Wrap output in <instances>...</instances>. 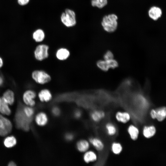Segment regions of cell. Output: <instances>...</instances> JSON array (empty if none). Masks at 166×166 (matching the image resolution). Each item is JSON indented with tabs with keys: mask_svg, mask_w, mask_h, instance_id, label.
I'll return each mask as SVG.
<instances>
[{
	"mask_svg": "<svg viewBox=\"0 0 166 166\" xmlns=\"http://www.w3.org/2000/svg\"><path fill=\"white\" fill-rule=\"evenodd\" d=\"M32 119V117H27L22 109L18 110L15 115V121L17 126L25 131H28L30 129Z\"/></svg>",
	"mask_w": 166,
	"mask_h": 166,
	"instance_id": "1",
	"label": "cell"
},
{
	"mask_svg": "<svg viewBox=\"0 0 166 166\" xmlns=\"http://www.w3.org/2000/svg\"><path fill=\"white\" fill-rule=\"evenodd\" d=\"M117 16L114 14L105 16L101 22L104 30L108 32L114 31L117 27Z\"/></svg>",
	"mask_w": 166,
	"mask_h": 166,
	"instance_id": "2",
	"label": "cell"
},
{
	"mask_svg": "<svg viewBox=\"0 0 166 166\" xmlns=\"http://www.w3.org/2000/svg\"><path fill=\"white\" fill-rule=\"evenodd\" d=\"M61 20L62 23L67 27L74 26L76 23V14L73 10L66 9L61 14Z\"/></svg>",
	"mask_w": 166,
	"mask_h": 166,
	"instance_id": "3",
	"label": "cell"
},
{
	"mask_svg": "<svg viewBox=\"0 0 166 166\" xmlns=\"http://www.w3.org/2000/svg\"><path fill=\"white\" fill-rule=\"evenodd\" d=\"M33 79L37 83L43 85L49 82L51 80L50 75L42 70H37L34 71L32 73Z\"/></svg>",
	"mask_w": 166,
	"mask_h": 166,
	"instance_id": "4",
	"label": "cell"
},
{
	"mask_svg": "<svg viewBox=\"0 0 166 166\" xmlns=\"http://www.w3.org/2000/svg\"><path fill=\"white\" fill-rule=\"evenodd\" d=\"M48 46L45 44H40L36 47L34 55L35 58L39 61H43L47 58L49 56Z\"/></svg>",
	"mask_w": 166,
	"mask_h": 166,
	"instance_id": "5",
	"label": "cell"
},
{
	"mask_svg": "<svg viewBox=\"0 0 166 166\" xmlns=\"http://www.w3.org/2000/svg\"><path fill=\"white\" fill-rule=\"evenodd\" d=\"M12 125L10 121L0 114V136H5L10 133Z\"/></svg>",
	"mask_w": 166,
	"mask_h": 166,
	"instance_id": "6",
	"label": "cell"
},
{
	"mask_svg": "<svg viewBox=\"0 0 166 166\" xmlns=\"http://www.w3.org/2000/svg\"><path fill=\"white\" fill-rule=\"evenodd\" d=\"M36 97V94L34 91L31 89H28L23 94V100L26 105L32 107L35 105L34 99Z\"/></svg>",
	"mask_w": 166,
	"mask_h": 166,
	"instance_id": "7",
	"label": "cell"
},
{
	"mask_svg": "<svg viewBox=\"0 0 166 166\" xmlns=\"http://www.w3.org/2000/svg\"><path fill=\"white\" fill-rule=\"evenodd\" d=\"M83 154L82 160L85 163H93L97 161L98 160L97 154L93 150L90 149Z\"/></svg>",
	"mask_w": 166,
	"mask_h": 166,
	"instance_id": "8",
	"label": "cell"
},
{
	"mask_svg": "<svg viewBox=\"0 0 166 166\" xmlns=\"http://www.w3.org/2000/svg\"><path fill=\"white\" fill-rule=\"evenodd\" d=\"M88 140L91 146L93 147L95 151L101 152L104 149L105 144L102 140L99 138L97 137H90Z\"/></svg>",
	"mask_w": 166,
	"mask_h": 166,
	"instance_id": "9",
	"label": "cell"
},
{
	"mask_svg": "<svg viewBox=\"0 0 166 166\" xmlns=\"http://www.w3.org/2000/svg\"><path fill=\"white\" fill-rule=\"evenodd\" d=\"M115 118L117 121L122 124H126L131 119V116L127 111H117L115 115Z\"/></svg>",
	"mask_w": 166,
	"mask_h": 166,
	"instance_id": "10",
	"label": "cell"
},
{
	"mask_svg": "<svg viewBox=\"0 0 166 166\" xmlns=\"http://www.w3.org/2000/svg\"><path fill=\"white\" fill-rule=\"evenodd\" d=\"M35 120L36 124L40 127L46 125L49 122V118L48 115L43 112L38 113L36 115Z\"/></svg>",
	"mask_w": 166,
	"mask_h": 166,
	"instance_id": "11",
	"label": "cell"
},
{
	"mask_svg": "<svg viewBox=\"0 0 166 166\" xmlns=\"http://www.w3.org/2000/svg\"><path fill=\"white\" fill-rule=\"evenodd\" d=\"M156 132V128L153 124L145 125L142 129V134L143 136L146 139H150L153 137Z\"/></svg>",
	"mask_w": 166,
	"mask_h": 166,
	"instance_id": "12",
	"label": "cell"
},
{
	"mask_svg": "<svg viewBox=\"0 0 166 166\" xmlns=\"http://www.w3.org/2000/svg\"><path fill=\"white\" fill-rule=\"evenodd\" d=\"M75 146L79 152L83 153L89 149L91 145L88 140L83 139L78 140L76 143Z\"/></svg>",
	"mask_w": 166,
	"mask_h": 166,
	"instance_id": "13",
	"label": "cell"
},
{
	"mask_svg": "<svg viewBox=\"0 0 166 166\" xmlns=\"http://www.w3.org/2000/svg\"><path fill=\"white\" fill-rule=\"evenodd\" d=\"M105 113L104 111L100 109H95L92 111L90 113V118L94 122L97 123L100 122L105 117Z\"/></svg>",
	"mask_w": 166,
	"mask_h": 166,
	"instance_id": "14",
	"label": "cell"
},
{
	"mask_svg": "<svg viewBox=\"0 0 166 166\" xmlns=\"http://www.w3.org/2000/svg\"><path fill=\"white\" fill-rule=\"evenodd\" d=\"M127 131L130 139L133 141L136 140L140 134V130L138 127L135 125L131 124L127 127Z\"/></svg>",
	"mask_w": 166,
	"mask_h": 166,
	"instance_id": "15",
	"label": "cell"
},
{
	"mask_svg": "<svg viewBox=\"0 0 166 166\" xmlns=\"http://www.w3.org/2000/svg\"><path fill=\"white\" fill-rule=\"evenodd\" d=\"M38 96L40 101L42 102H49L52 98V95L51 92L46 89L40 90L38 94Z\"/></svg>",
	"mask_w": 166,
	"mask_h": 166,
	"instance_id": "16",
	"label": "cell"
},
{
	"mask_svg": "<svg viewBox=\"0 0 166 166\" xmlns=\"http://www.w3.org/2000/svg\"><path fill=\"white\" fill-rule=\"evenodd\" d=\"M2 100L9 105H12L14 101V94L11 89H7L4 92L1 97Z\"/></svg>",
	"mask_w": 166,
	"mask_h": 166,
	"instance_id": "17",
	"label": "cell"
},
{
	"mask_svg": "<svg viewBox=\"0 0 166 166\" xmlns=\"http://www.w3.org/2000/svg\"><path fill=\"white\" fill-rule=\"evenodd\" d=\"M104 127L106 132L109 136L113 137L117 134V127L113 122L109 121L105 123Z\"/></svg>",
	"mask_w": 166,
	"mask_h": 166,
	"instance_id": "18",
	"label": "cell"
},
{
	"mask_svg": "<svg viewBox=\"0 0 166 166\" xmlns=\"http://www.w3.org/2000/svg\"><path fill=\"white\" fill-rule=\"evenodd\" d=\"M70 53L67 49L61 48L58 49L56 51V56L57 58L61 61L67 59L69 56Z\"/></svg>",
	"mask_w": 166,
	"mask_h": 166,
	"instance_id": "19",
	"label": "cell"
},
{
	"mask_svg": "<svg viewBox=\"0 0 166 166\" xmlns=\"http://www.w3.org/2000/svg\"><path fill=\"white\" fill-rule=\"evenodd\" d=\"M162 11L158 7L153 6L148 11V15L150 17L154 20H157L162 15Z\"/></svg>",
	"mask_w": 166,
	"mask_h": 166,
	"instance_id": "20",
	"label": "cell"
},
{
	"mask_svg": "<svg viewBox=\"0 0 166 166\" xmlns=\"http://www.w3.org/2000/svg\"><path fill=\"white\" fill-rule=\"evenodd\" d=\"M45 36L44 31L40 29L35 30L32 34L33 39L37 42H40L43 41L45 38Z\"/></svg>",
	"mask_w": 166,
	"mask_h": 166,
	"instance_id": "21",
	"label": "cell"
},
{
	"mask_svg": "<svg viewBox=\"0 0 166 166\" xmlns=\"http://www.w3.org/2000/svg\"><path fill=\"white\" fill-rule=\"evenodd\" d=\"M156 120L158 122L163 121L166 118V108L165 106H162L156 109Z\"/></svg>",
	"mask_w": 166,
	"mask_h": 166,
	"instance_id": "22",
	"label": "cell"
},
{
	"mask_svg": "<svg viewBox=\"0 0 166 166\" xmlns=\"http://www.w3.org/2000/svg\"><path fill=\"white\" fill-rule=\"evenodd\" d=\"M111 150L112 153L115 155H119L123 150V146L120 142H113L111 144Z\"/></svg>",
	"mask_w": 166,
	"mask_h": 166,
	"instance_id": "23",
	"label": "cell"
},
{
	"mask_svg": "<svg viewBox=\"0 0 166 166\" xmlns=\"http://www.w3.org/2000/svg\"><path fill=\"white\" fill-rule=\"evenodd\" d=\"M17 142L15 138L13 136L6 137L4 141V145L7 148H11L15 146Z\"/></svg>",
	"mask_w": 166,
	"mask_h": 166,
	"instance_id": "24",
	"label": "cell"
},
{
	"mask_svg": "<svg viewBox=\"0 0 166 166\" xmlns=\"http://www.w3.org/2000/svg\"><path fill=\"white\" fill-rule=\"evenodd\" d=\"M0 113L2 114L7 116L10 115L11 113L9 105L2 101L0 106Z\"/></svg>",
	"mask_w": 166,
	"mask_h": 166,
	"instance_id": "25",
	"label": "cell"
},
{
	"mask_svg": "<svg viewBox=\"0 0 166 166\" xmlns=\"http://www.w3.org/2000/svg\"><path fill=\"white\" fill-rule=\"evenodd\" d=\"M97 65L100 69L104 71H107L109 69L107 61L104 60L98 61L97 62Z\"/></svg>",
	"mask_w": 166,
	"mask_h": 166,
	"instance_id": "26",
	"label": "cell"
},
{
	"mask_svg": "<svg viewBox=\"0 0 166 166\" xmlns=\"http://www.w3.org/2000/svg\"><path fill=\"white\" fill-rule=\"evenodd\" d=\"M107 0H91V4L92 6L102 8L106 5Z\"/></svg>",
	"mask_w": 166,
	"mask_h": 166,
	"instance_id": "27",
	"label": "cell"
},
{
	"mask_svg": "<svg viewBox=\"0 0 166 166\" xmlns=\"http://www.w3.org/2000/svg\"><path fill=\"white\" fill-rule=\"evenodd\" d=\"M23 111L25 114L29 117H32L34 113V110L31 107H25L23 108Z\"/></svg>",
	"mask_w": 166,
	"mask_h": 166,
	"instance_id": "28",
	"label": "cell"
},
{
	"mask_svg": "<svg viewBox=\"0 0 166 166\" xmlns=\"http://www.w3.org/2000/svg\"><path fill=\"white\" fill-rule=\"evenodd\" d=\"M51 112L52 115L56 117H59L61 113L60 108L57 106H55L53 107L51 109Z\"/></svg>",
	"mask_w": 166,
	"mask_h": 166,
	"instance_id": "29",
	"label": "cell"
},
{
	"mask_svg": "<svg viewBox=\"0 0 166 166\" xmlns=\"http://www.w3.org/2000/svg\"><path fill=\"white\" fill-rule=\"evenodd\" d=\"M64 138L65 140L67 141H72L74 139L75 135L72 132H67L65 134Z\"/></svg>",
	"mask_w": 166,
	"mask_h": 166,
	"instance_id": "30",
	"label": "cell"
},
{
	"mask_svg": "<svg viewBox=\"0 0 166 166\" xmlns=\"http://www.w3.org/2000/svg\"><path fill=\"white\" fill-rule=\"evenodd\" d=\"M82 113L79 109L75 110L73 113V116L74 118L77 119H80L82 117Z\"/></svg>",
	"mask_w": 166,
	"mask_h": 166,
	"instance_id": "31",
	"label": "cell"
},
{
	"mask_svg": "<svg viewBox=\"0 0 166 166\" xmlns=\"http://www.w3.org/2000/svg\"><path fill=\"white\" fill-rule=\"evenodd\" d=\"M114 55L112 52L109 50L107 51L103 56L104 60H108L113 58Z\"/></svg>",
	"mask_w": 166,
	"mask_h": 166,
	"instance_id": "32",
	"label": "cell"
},
{
	"mask_svg": "<svg viewBox=\"0 0 166 166\" xmlns=\"http://www.w3.org/2000/svg\"><path fill=\"white\" fill-rule=\"evenodd\" d=\"M149 115L151 118L153 120L156 119V109H152L149 112Z\"/></svg>",
	"mask_w": 166,
	"mask_h": 166,
	"instance_id": "33",
	"label": "cell"
},
{
	"mask_svg": "<svg viewBox=\"0 0 166 166\" xmlns=\"http://www.w3.org/2000/svg\"><path fill=\"white\" fill-rule=\"evenodd\" d=\"M30 0H17L18 3L20 6H24L27 4Z\"/></svg>",
	"mask_w": 166,
	"mask_h": 166,
	"instance_id": "34",
	"label": "cell"
},
{
	"mask_svg": "<svg viewBox=\"0 0 166 166\" xmlns=\"http://www.w3.org/2000/svg\"><path fill=\"white\" fill-rule=\"evenodd\" d=\"M3 60L1 57H0V69L3 66Z\"/></svg>",
	"mask_w": 166,
	"mask_h": 166,
	"instance_id": "35",
	"label": "cell"
},
{
	"mask_svg": "<svg viewBox=\"0 0 166 166\" xmlns=\"http://www.w3.org/2000/svg\"><path fill=\"white\" fill-rule=\"evenodd\" d=\"M3 83V79L2 76L0 75V86L2 85Z\"/></svg>",
	"mask_w": 166,
	"mask_h": 166,
	"instance_id": "36",
	"label": "cell"
},
{
	"mask_svg": "<svg viewBox=\"0 0 166 166\" xmlns=\"http://www.w3.org/2000/svg\"><path fill=\"white\" fill-rule=\"evenodd\" d=\"M8 165L9 166H16V165L14 162L11 161L9 163Z\"/></svg>",
	"mask_w": 166,
	"mask_h": 166,
	"instance_id": "37",
	"label": "cell"
},
{
	"mask_svg": "<svg viewBox=\"0 0 166 166\" xmlns=\"http://www.w3.org/2000/svg\"><path fill=\"white\" fill-rule=\"evenodd\" d=\"M2 100L1 97H0V106L2 103Z\"/></svg>",
	"mask_w": 166,
	"mask_h": 166,
	"instance_id": "38",
	"label": "cell"
}]
</instances>
